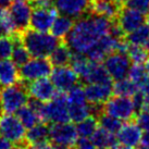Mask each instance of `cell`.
Returning a JSON list of instances; mask_svg holds the SVG:
<instances>
[{"label":"cell","mask_w":149,"mask_h":149,"mask_svg":"<svg viewBox=\"0 0 149 149\" xmlns=\"http://www.w3.org/2000/svg\"><path fill=\"white\" fill-rule=\"evenodd\" d=\"M111 25L110 19L97 14L82 17L66 36V45L75 54H86L100 38L110 33Z\"/></svg>","instance_id":"obj_1"},{"label":"cell","mask_w":149,"mask_h":149,"mask_svg":"<svg viewBox=\"0 0 149 149\" xmlns=\"http://www.w3.org/2000/svg\"><path fill=\"white\" fill-rule=\"evenodd\" d=\"M21 42L34 58L49 57L54 48L59 45L58 38L54 37L52 34L35 29L24 31Z\"/></svg>","instance_id":"obj_2"},{"label":"cell","mask_w":149,"mask_h":149,"mask_svg":"<svg viewBox=\"0 0 149 149\" xmlns=\"http://www.w3.org/2000/svg\"><path fill=\"white\" fill-rule=\"evenodd\" d=\"M38 114L42 122H50L52 124L69 122L70 112L66 96L57 94L50 101L42 104Z\"/></svg>","instance_id":"obj_3"},{"label":"cell","mask_w":149,"mask_h":149,"mask_svg":"<svg viewBox=\"0 0 149 149\" xmlns=\"http://www.w3.org/2000/svg\"><path fill=\"white\" fill-rule=\"evenodd\" d=\"M29 102V93L21 85H10L0 91V104L4 113H17Z\"/></svg>","instance_id":"obj_4"},{"label":"cell","mask_w":149,"mask_h":149,"mask_svg":"<svg viewBox=\"0 0 149 149\" xmlns=\"http://www.w3.org/2000/svg\"><path fill=\"white\" fill-rule=\"evenodd\" d=\"M104 111L120 121H130L135 116L137 109L132 97L116 95L104 104Z\"/></svg>","instance_id":"obj_5"},{"label":"cell","mask_w":149,"mask_h":149,"mask_svg":"<svg viewBox=\"0 0 149 149\" xmlns=\"http://www.w3.org/2000/svg\"><path fill=\"white\" fill-rule=\"evenodd\" d=\"M51 71L52 66L50 60H47L46 58H33L21 65L20 79L25 83H31L42 77H48Z\"/></svg>","instance_id":"obj_6"},{"label":"cell","mask_w":149,"mask_h":149,"mask_svg":"<svg viewBox=\"0 0 149 149\" xmlns=\"http://www.w3.org/2000/svg\"><path fill=\"white\" fill-rule=\"evenodd\" d=\"M0 135L13 144H20L25 139L26 127L13 113H3L0 116Z\"/></svg>","instance_id":"obj_7"},{"label":"cell","mask_w":149,"mask_h":149,"mask_svg":"<svg viewBox=\"0 0 149 149\" xmlns=\"http://www.w3.org/2000/svg\"><path fill=\"white\" fill-rule=\"evenodd\" d=\"M104 65L110 77L114 81H119L127 76L128 70L131 68V60L124 52L114 51L106 57Z\"/></svg>","instance_id":"obj_8"},{"label":"cell","mask_w":149,"mask_h":149,"mask_svg":"<svg viewBox=\"0 0 149 149\" xmlns=\"http://www.w3.org/2000/svg\"><path fill=\"white\" fill-rule=\"evenodd\" d=\"M49 138L54 145L72 147L79 141L76 126L69 122L52 124L49 127Z\"/></svg>","instance_id":"obj_9"},{"label":"cell","mask_w":149,"mask_h":149,"mask_svg":"<svg viewBox=\"0 0 149 149\" xmlns=\"http://www.w3.org/2000/svg\"><path fill=\"white\" fill-rule=\"evenodd\" d=\"M79 75L76 74L72 66H56L50 73V79L52 81L57 91L60 93L69 91L79 83Z\"/></svg>","instance_id":"obj_10"},{"label":"cell","mask_w":149,"mask_h":149,"mask_svg":"<svg viewBox=\"0 0 149 149\" xmlns=\"http://www.w3.org/2000/svg\"><path fill=\"white\" fill-rule=\"evenodd\" d=\"M85 94L89 104L94 106H101L112 97L113 84L112 82L87 83V86L85 87Z\"/></svg>","instance_id":"obj_11"},{"label":"cell","mask_w":149,"mask_h":149,"mask_svg":"<svg viewBox=\"0 0 149 149\" xmlns=\"http://www.w3.org/2000/svg\"><path fill=\"white\" fill-rule=\"evenodd\" d=\"M57 11L58 10L56 7H51V8H37V7H35L32 11L29 26L32 27V29H35V31L48 32L51 29L56 17H58Z\"/></svg>","instance_id":"obj_12"},{"label":"cell","mask_w":149,"mask_h":149,"mask_svg":"<svg viewBox=\"0 0 149 149\" xmlns=\"http://www.w3.org/2000/svg\"><path fill=\"white\" fill-rule=\"evenodd\" d=\"M144 23H145V13L130 6L121 9L118 14V24L125 34H128Z\"/></svg>","instance_id":"obj_13"},{"label":"cell","mask_w":149,"mask_h":149,"mask_svg":"<svg viewBox=\"0 0 149 149\" xmlns=\"http://www.w3.org/2000/svg\"><path fill=\"white\" fill-rule=\"evenodd\" d=\"M27 89L33 99H36L44 104L50 101L57 95V88L54 85L52 81L48 77H42L31 82Z\"/></svg>","instance_id":"obj_14"},{"label":"cell","mask_w":149,"mask_h":149,"mask_svg":"<svg viewBox=\"0 0 149 149\" xmlns=\"http://www.w3.org/2000/svg\"><path fill=\"white\" fill-rule=\"evenodd\" d=\"M143 135V130L139 125L127 121L126 123L121 125L119 131L116 132V139L118 143L122 146L135 148L141 143Z\"/></svg>","instance_id":"obj_15"},{"label":"cell","mask_w":149,"mask_h":149,"mask_svg":"<svg viewBox=\"0 0 149 149\" xmlns=\"http://www.w3.org/2000/svg\"><path fill=\"white\" fill-rule=\"evenodd\" d=\"M9 10L13 19V22L15 24L17 31H21V32L26 31L31 23V17L33 11L32 7L24 1H15L10 6Z\"/></svg>","instance_id":"obj_16"},{"label":"cell","mask_w":149,"mask_h":149,"mask_svg":"<svg viewBox=\"0 0 149 149\" xmlns=\"http://www.w3.org/2000/svg\"><path fill=\"white\" fill-rule=\"evenodd\" d=\"M91 0H54V7L61 14L79 17L89 8Z\"/></svg>","instance_id":"obj_17"},{"label":"cell","mask_w":149,"mask_h":149,"mask_svg":"<svg viewBox=\"0 0 149 149\" xmlns=\"http://www.w3.org/2000/svg\"><path fill=\"white\" fill-rule=\"evenodd\" d=\"M89 8L94 14L111 20L118 17L121 10V6L116 0H91Z\"/></svg>","instance_id":"obj_18"},{"label":"cell","mask_w":149,"mask_h":149,"mask_svg":"<svg viewBox=\"0 0 149 149\" xmlns=\"http://www.w3.org/2000/svg\"><path fill=\"white\" fill-rule=\"evenodd\" d=\"M20 79V70L12 60L0 61V85L3 87L17 84Z\"/></svg>","instance_id":"obj_19"},{"label":"cell","mask_w":149,"mask_h":149,"mask_svg":"<svg viewBox=\"0 0 149 149\" xmlns=\"http://www.w3.org/2000/svg\"><path fill=\"white\" fill-rule=\"evenodd\" d=\"M82 79L86 83H102V82H111L112 79L108 74L104 65L100 64V62H94L91 60V63Z\"/></svg>","instance_id":"obj_20"},{"label":"cell","mask_w":149,"mask_h":149,"mask_svg":"<svg viewBox=\"0 0 149 149\" xmlns=\"http://www.w3.org/2000/svg\"><path fill=\"white\" fill-rule=\"evenodd\" d=\"M91 139L98 149H114L118 146V139L114 134L102 127L97 128Z\"/></svg>","instance_id":"obj_21"},{"label":"cell","mask_w":149,"mask_h":149,"mask_svg":"<svg viewBox=\"0 0 149 149\" xmlns=\"http://www.w3.org/2000/svg\"><path fill=\"white\" fill-rule=\"evenodd\" d=\"M73 25H74L73 17L65 15V14H61L56 17L50 31H51V34L58 39L66 38V36L70 34V32L73 29Z\"/></svg>","instance_id":"obj_22"},{"label":"cell","mask_w":149,"mask_h":149,"mask_svg":"<svg viewBox=\"0 0 149 149\" xmlns=\"http://www.w3.org/2000/svg\"><path fill=\"white\" fill-rule=\"evenodd\" d=\"M50 57V62L54 66L68 65L72 60L73 54L72 49L65 44H59L54 50L51 52Z\"/></svg>","instance_id":"obj_23"},{"label":"cell","mask_w":149,"mask_h":149,"mask_svg":"<svg viewBox=\"0 0 149 149\" xmlns=\"http://www.w3.org/2000/svg\"><path fill=\"white\" fill-rule=\"evenodd\" d=\"M48 137H49V127L44 122H38L37 124L29 127V131H26L25 141L31 145H33L35 143L45 141Z\"/></svg>","instance_id":"obj_24"},{"label":"cell","mask_w":149,"mask_h":149,"mask_svg":"<svg viewBox=\"0 0 149 149\" xmlns=\"http://www.w3.org/2000/svg\"><path fill=\"white\" fill-rule=\"evenodd\" d=\"M127 77L138 87H141L143 84L149 81V71L146 65H144V63H134L128 70Z\"/></svg>","instance_id":"obj_25"},{"label":"cell","mask_w":149,"mask_h":149,"mask_svg":"<svg viewBox=\"0 0 149 149\" xmlns=\"http://www.w3.org/2000/svg\"><path fill=\"white\" fill-rule=\"evenodd\" d=\"M127 42L130 45L134 46H146L149 42V25L145 23L139 27L127 34Z\"/></svg>","instance_id":"obj_26"},{"label":"cell","mask_w":149,"mask_h":149,"mask_svg":"<svg viewBox=\"0 0 149 149\" xmlns=\"http://www.w3.org/2000/svg\"><path fill=\"white\" fill-rule=\"evenodd\" d=\"M17 116L20 119L22 122V124L24 125L26 128H29L34 126L35 124H37L40 121L39 114L38 112L32 108L29 104H26L24 107H22L19 111L17 112Z\"/></svg>","instance_id":"obj_27"},{"label":"cell","mask_w":149,"mask_h":149,"mask_svg":"<svg viewBox=\"0 0 149 149\" xmlns=\"http://www.w3.org/2000/svg\"><path fill=\"white\" fill-rule=\"evenodd\" d=\"M138 88L139 87L128 77H124L122 79L116 81V83L113 85V93L119 96L133 97L138 91Z\"/></svg>","instance_id":"obj_28"},{"label":"cell","mask_w":149,"mask_h":149,"mask_svg":"<svg viewBox=\"0 0 149 149\" xmlns=\"http://www.w3.org/2000/svg\"><path fill=\"white\" fill-rule=\"evenodd\" d=\"M98 128V121L94 116H88L84 120L77 122L76 131L79 138H91L94 133Z\"/></svg>","instance_id":"obj_29"},{"label":"cell","mask_w":149,"mask_h":149,"mask_svg":"<svg viewBox=\"0 0 149 149\" xmlns=\"http://www.w3.org/2000/svg\"><path fill=\"white\" fill-rule=\"evenodd\" d=\"M69 112H70V120L77 123L91 116V107L88 104V102L82 104H70Z\"/></svg>","instance_id":"obj_30"},{"label":"cell","mask_w":149,"mask_h":149,"mask_svg":"<svg viewBox=\"0 0 149 149\" xmlns=\"http://www.w3.org/2000/svg\"><path fill=\"white\" fill-rule=\"evenodd\" d=\"M29 57H31L29 51L27 50V48L22 44L21 40L15 42L12 54H11V59H12L13 62L15 63L17 66H21V65H23L24 63H26L29 61Z\"/></svg>","instance_id":"obj_31"},{"label":"cell","mask_w":149,"mask_h":149,"mask_svg":"<svg viewBox=\"0 0 149 149\" xmlns=\"http://www.w3.org/2000/svg\"><path fill=\"white\" fill-rule=\"evenodd\" d=\"M126 54L133 63H145L148 60V50L144 49L143 46L130 45L126 51Z\"/></svg>","instance_id":"obj_32"},{"label":"cell","mask_w":149,"mask_h":149,"mask_svg":"<svg viewBox=\"0 0 149 149\" xmlns=\"http://www.w3.org/2000/svg\"><path fill=\"white\" fill-rule=\"evenodd\" d=\"M0 25L3 27L7 35H11L17 32V27L11 17L10 10L7 7H0Z\"/></svg>","instance_id":"obj_33"},{"label":"cell","mask_w":149,"mask_h":149,"mask_svg":"<svg viewBox=\"0 0 149 149\" xmlns=\"http://www.w3.org/2000/svg\"><path fill=\"white\" fill-rule=\"evenodd\" d=\"M17 39L14 36H2L0 37V61L11 58L13 48Z\"/></svg>","instance_id":"obj_34"},{"label":"cell","mask_w":149,"mask_h":149,"mask_svg":"<svg viewBox=\"0 0 149 149\" xmlns=\"http://www.w3.org/2000/svg\"><path fill=\"white\" fill-rule=\"evenodd\" d=\"M68 104H82L85 102H88L86 98V94H85V88H83L79 85L74 86L72 89L68 91Z\"/></svg>","instance_id":"obj_35"},{"label":"cell","mask_w":149,"mask_h":149,"mask_svg":"<svg viewBox=\"0 0 149 149\" xmlns=\"http://www.w3.org/2000/svg\"><path fill=\"white\" fill-rule=\"evenodd\" d=\"M98 124H100V126L104 130H107L111 133H116L119 131V128L121 127V121L119 119H116L114 116L107 114V113H102L99 118Z\"/></svg>","instance_id":"obj_36"},{"label":"cell","mask_w":149,"mask_h":149,"mask_svg":"<svg viewBox=\"0 0 149 149\" xmlns=\"http://www.w3.org/2000/svg\"><path fill=\"white\" fill-rule=\"evenodd\" d=\"M136 123L143 131L148 132L149 131V111L148 110H143L141 112L138 113L136 118Z\"/></svg>","instance_id":"obj_37"},{"label":"cell","mask_w":149,"mask_h":149,"mask_svg":"<svg viewBox=\"0 0 149 149\" xmlns=\"http://www.w3.org/2000/svg\"><path fill=\"white\" fill-rule=\"evenodd\" d=\"M127 4L144 13H147L149 11V0H130Z\"/></svg>","instance_id":"obj_38"},{"label":"cell","mask_w":149,"mask_h":149,"mask_svg":"<svg viewBox=\"0 0 149 149\" xmlns=\"http://www.w3.org/2000/svg\"><path fill=\"white\" fill-rule=\"evenodd\" d=\"M74 149H98L97 146L91 141V139L88 138H81L76 141Z\"/></svg>","instance_id":"obj_39"},{"label":"cell","mask_w":149,"mask_h":149,"mask_svg":"<svg viewBox=\"0 0 149 149\" xmlns=\"http://www.w3.org/2000/svg\"><path fill=\"white\" fill-rule=\"evenodd\" d=\"M32 149H54V145L48 141L47 139L42 141H38L32 145Z\"/></svg>","instance_id":"obj_40"},{"label":"cell","mask_w":149,"mask_h":149,"mask_svg":"<svg viewBox=\"0 0 149 149\" xmlns=\"http://www.w3.org/2000/svg\"><path fill=\"white\" fill-rule=\"evenodd\" d=\"M34 6L37 8H51L54 7V0H34Z\"/></svg>","instance_id":"obj_41"},{"label":"cell","mask_w":149,"mask_h":149,"mask_svg":"<svg viewBox=\"0 0 149 149\" xmlns=\"http://www.w3.org/2000/svg\"><path fill=\"white\" fill-rule=\"evenodd\" d=\"M0 149H14V146L12 141L0 135Z\"/></svg>","instance_id":"obj_42"},{"label":"cell","mask_w":149,"mask_h":149,"mask_svg":"<svg viewBox=\"0 0 149 149\" xmlns=\"http://www.w3.org/2000/svg\"><path fill=\"white\" fill-rule=\"evenodd\" d=\"M141 144L143 149H149V131L148 132H145V134L143 135Z\"/></svg>","instance_id":"obj_43"},{"label":"cell","mask_w":149,"mask_h":149,"mask_svg":"<svg viewBox=\"0 0 149 149\" xmlns=\"http://www.w3.org/2000/svg\"><path fill=\"white\" fill-rule=\"evenodd\" d=\"M11 0H0V7H7L8 4H10Z\"/></svg>","instance_id":"obj_44"},{"label":"cell","mask_w":149,"mask_h":149,"mask_svg":"<svg viewBox=\"0 0 149 149\" xmlns=\"http://www.w3.org/2000/svg\"><path fill=\"white\" fill-rule=\"evenodd\" d=\"M54 149H71V147L62 146V145H54Z\"/></svg>","instance_id":"obj_45"},{"label":"cell","mask_w":149,"mask_h":149,"mask_svg":"<svg viewBox=\"0 0 149 149\" xmlns=\"http://www.w3.org/2000/svg\"><path fill=\"white\" fill-rule=\"evenodd\" d=\"M4 34H6V32H4V29H3V27L0 25V37H2Z\"/></svg>","instance_id":"obj_46"},{"label":"cell","mask_w":149,"mask_h":149,"mask_svg":"<svg viewBox=\"0 0 149 149\" xmlns=\"http://www.w3.org/2000/svg\"><path fill=\"white\" fill-rule=\"evenodd\" d=\"M116 149H133L132 147H126V146H122V147H119Z\"/></svg>","instance_id":"obj_47"},{"label":"cell","mask_w":149,"mask_h":149,"mask_svg":"<svg viewBox=\"0 0 149 149\" xmlns=\"http://www.w3.org/2000/svg\"><path fill=\"white\" fill-rule=\"evenodd\" d=\"M14 1H24V2H29V1H34V0H14Z\"/></svg>","instance_id":"obj_48"},{"label":"cell","mask_w":149,"mask_h":149,"mask_svg":"<svg viewBox=\"0 0 149 149\" xmlns=\"http://www.w3.org/2000/svg\"><path fill=\"white\" fill-rule=\"evenodd\" d=\"M146 62H147V63H146V68H147V70L149 71V59L147 60V61H146Z\"/></svg>","instance_id":"obj_49"},{"label":"cell","mask_w":149,"mask_h":149,"mask_svg":"<svg viewBox=\"0 0 149 149\" xmlns=\"http://www.w3.org/2000/svg\"><path fill=\"white\" fill-rule=\"evenodd\" d=\"M146 47H147V50H148V52H149V42H147V45H146Z\"/></svg>","instance_id":"obj_50"},{"label":"cell","mask_w":149,"mask_h":149,"mask_svg":"<svg viewBox=\"0 0 149 149\" xmlns=\"http://www.w3.org/2000/svg\"><path fill=\"white\" fill-rule=\"evenodd\" d=\"M148 25H149V17H148Z\"/></svg>","instance_id":"obj_51"},{"label":"cell","mask_w":149,"mask_h":149,"mask_svg":"<svg viewBox=\"0 0 149 149\" xmlns=\"http://www.w3.org/2000/svg\"><path fill=\"white\" fill-rule=\"evenodd\" d=\"M0 110H1V104H0Z\"/></svg>","instance_id":"obj_52"},{"label":"cell","mask_w":149,"mask_h":149,"mask_svg":"<svg viewBox=\"0 0 149 149\" xmlns=\"http://www.w3.org/2000/svg\"><path fill=\"white\" fill-rule=\"evenodd\" d=\"M23 149H27V148H23Z\"/></svg>","instance_id":"obj_53"}]
</instances>
